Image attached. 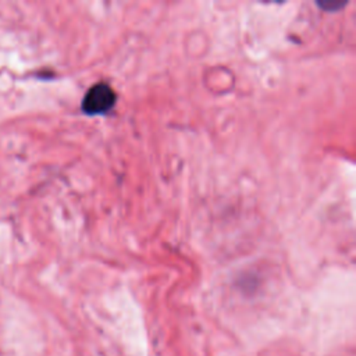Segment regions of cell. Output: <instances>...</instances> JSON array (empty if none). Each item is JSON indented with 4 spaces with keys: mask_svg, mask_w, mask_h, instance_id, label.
<instances>
[{
    "mask_svg": "<svg viewBox=\"0 0 356 356\" xmlns=\"http://www.w3.org/2000/svg\"><path fill=\"white\" fill-rule=\"evenodd\" d=\"M117 100L114 89L106 82H97L88 89L82 100V110L89 115L106 114L110 111Z\"/></svg>",
    "mask_w": 356,
    "mask_h": 356,
    "instance_id": "6da1fadb",
    "label": "cell"
}]
</instances>
